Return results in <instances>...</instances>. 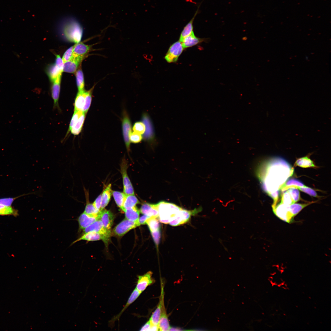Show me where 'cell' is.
I'll list each match as a JSON object with an SVG mask.
<instances>
[{
  "mask_svg": "<svg viewBox=\"0 0 331 331\" xmlns=\"http://www.w3.org/2000/svg\"><path fill=\"white\" fill-rule=\"evenodd\" d=\"M98 216L99 219L102 222L104 227L107 230H110L114 219L112 213L109 211L103 209L100 211Z\"/></svg>",
  "mask_w": 331,
  "mask_h": 331,
  "instance_id": "cell-14",
  "label": "cell"
},
{
  "mask_svg": "<svg viewBox=\"0 0 331 331\" xmlns=\"http://www.w3.org/2000/svg\"><path fill=\"white\" fill-rule=\"evenodd\" d=\"M293 172V168L286 160L276 157L263 164L259 169L258 176L263 189L270 196L279 191Z\"/></svg>",
  "mask_w": 331,
  "mask_h": 331,
  "instance_id": "cell-1",
  "label": "cell"
},
{
  "mask_svg": "<svg viewBox=\"0 0 331 331\" xmlns=\"http://www.w3.org/2000/svg\"><path fill=\"white\" fill-rule=\"evenodd\" d=\"M124 211L125 212L126 219L133 222L138 221L139 211L135 206L131 208L125 209Z\"/></svg>",
  "mask_w": 331,
  "mask_h": 331,
  "instance_id": "cell-29",
  "label": "cell"
},
{
  "mask_svg": "<svg viewBox=\"0 0 331 331\" xmlns=\"http://www.w3.org/2000/svg\"><path fill=\"white\" fill-rule=\"evenodd\" d=\"M91 49L90 45L80 42L76 43L73 46L72 58L76 59L82 61Z\"/></svg>",
  "mask_w": 331,
  "mask_h": 331,
  "instance_id": "cell-8",
  "label": "cell"
},
{
  "mask_svg": "<svg viewBox=\"0 0 331 331\" xmlns=\"http://www.w3.org/2000/svg\"><path fill=\"white\" fill-rule=\"evenodd\" d=\"M82 234L80 237L73 242L71 245L81 240L94 241L101 240L107 245L109 240L102 234L95 232H89Z\"/></svg>",
  "mask_w": 331,
  "mask_h": 331,
  "instance_id": "cell-12",
  "label": "cell"
},
{
  "mask_svg": "<svg viewBox=\"0 0 331 331\" xmlns=\"http://www.w3.org/2000/svg\"><path fill=\"white\" fill-rule=\"evenodd\" d=\"M127 162L123 161L121 165V173L122 175L124 192L126 195H134V189L127 173Z\"/></svg>",
  "mask_w": 331,
  "mask_h": 331,
  "instance_id": "cell-9",
  "label": "cell"
},
{
  "mask_svg": "<svg viewBox=\"0 0 331 331\" xmlns=\"http://www.w3.org/2000/svg\"><path fill=\"white\" fill-rule=\"evenodd\" d=\"M61 33L69 40L75 43L80 42L82 36V27L76 17L67 16L61 18L58 23Z\"/></svg>",
  "mask_w": 331,
  "mask_h": 331,
  "instance_id": "cell-2",
  "label": "cell"
},
{
  "mask_svg": "<svg viewBox=\"0 0 331 331\" xmlns=\"http://www.w3.org/2000/svg\"><path fill=\"white\" fill-rule=\"evenodd\" d=\"M282 194L281 203L287 205H289L294 203L290 194L287 191Z\"/></svg>",
  "mask_w": 331,
  "mask_h": 331,
  "instance_id": "cell-40",
  "label": "cell"
},
{
  "mask_svg": "<svg viewBox=\"0 0 331 331\" xmlns=\"http://www.w3.org/2000/svg\"><path fill=\"white\" fill-rule=\"evenodd\" d=\"M140 211L142 214L149 216L158 218V204H156L145 203L142 205Z\"/></svg>",
  "mask_w": 331,
  "mask_h": 331,
  "instance_id": "cell-18",
  "label": "cell"
},
{
  "mask_svg": "<svg viewBox=\"0 0 331 331\" xmlns=\"http://www.w3.org/2000/svg\"><path fill=\"white\" fill-rule=\"evenodd\" d=\"M99 219L98 215L93 216L83 212L78 218L79 230H83L96 220Z\"/></svg>",
  "mask_w": 331,
  "mask_h": 331,
  "instance_id": "cell-15",
  "label": "cell"
},
{
  "mask_svg": "<svg viewBox=\"0 0 331 331\" xmlns=\"http://www.w3.org/2000/svg\"><path fill=\"white\" fill-rule=\"evenodd\" d=\"M198 9L196 12L193 17L184 27L180 36L179 40L182 42L184 39L190 35L193 31V23L195 18L198 13Z\"/></svg>",
  "mask_w": 331,
  "mask_h": 331,
  "instance_id": "cell-23",
  "label": "cell"
},
{
  "mask_svg": "<svg viewBox=\"0 0 331 331\" xmlns=\"http://www.w3.org/2000/svg\"><path fill=\"white\" fill-rule=\"evenodd\" d=\"M141 293L135 288L131 294L125 306L118 314L114 317L110 321V324H113L115 321L118 320L124 311L133 303L139 296Z\"/></svg>",
  "mask_w": 331,
  "mask_h": 331,
  "instance_id": "cell-19",
  "label": "cell"
},
{
  "mask_svg": "<svg viewBox=\"0 0 331 331\" xmlns=\"http://www.w3.org/2000/svg\"><path fill=\"white\" fill-rule=\"evenodd\" d=\"M84 189L86 199V205L84 212L90 215H98L100 210L97 209L93 204L89 203L88 191L85 188Z\"/></svg>",
  "mask_w": 331,
  "mask_h": 331,
  "instance_id": "cell-26",
  "label": "cell"
},
{
  "mask_svg": "<svg viewBox=\"0 0 331 331\" xmlns=\"http://www.w3.org/2000/svg\"><path fill=\"white\" fill-rule=\"evenodd\" d=\"M297 188L311 196L316 197H319L316 191L310 188L305 186L304 187H298Z\"/></svg>",
  "mask_w": 331,
  "mask_h": 331,
  "instance_id": "cell-43",
  "label": "cell"
},
{
  "mask_svg": "<svg viewBox=\"0 0 331 331\" xmlns=\"http://www.w3.org/2000/svg\"><path fill=\"white\" fill-rule=\"evenodd\" d=\"M112 193L116 204L124 211V205L126 195L124 193L116 191H112Z\"/></svg>",
  "mask_w": 331,
  "mask_h": 331,
  "instance_id": "cell-31",
  "label": "cell"
},
{
  "mask_svg": "<svg viewBox=\"0 0 331 331\" xmlns=\"http://www.w3.org/2000/svg\"><path fill=\"white\" fill-rule=\"evenodd\" d=\"M306 186L298 179L292 178L288 179L281 188V190L284 192L291 188H297L298 187H304Z\"/></svg>",
  "mask_w": 331,
  "mask_h": 331,
  "instance_id": "cell-27",
  "label": "cell"
},
{
  "mask_svg": "<svg viewBox=\"0 0 331 331\" xmlns=\"http://www.w3.org/2000/svg\"><path fill=\"white\" fill-rule=\"evenodd\" d=\"M83 112L80 111H74L69 124L68 133L70 131L71 129L75 125L79 117Z\"/></svg>",
  "mask_w": 331,
  "mask_h": 331,
  "instance_id": "cell-39",
  "label": "cell"
},
{
  "mask_svg": "<svg viewBox=\"0 0 331 331\" xmlns=\"http://www.w3.org/2000/svg\"><path fill=\"white\" fill-rule=\"evenodd\" d=\"M77 85L78 91L84 89L85 86L84 75L81 68L78 69L75 72Z\"/></svg>",
  "mask_w": 331,
  "mask_h": 331,
  "instance_id": "cell-35",
  "label": "cell"
},
{
  "mask_svg": "<svg viewBox=\"0 0 331 331\" xmlns=\"http://www.w3.org/2000/svg\"><path fill=\"white\" fill-rule=\"evenodd\" d=\"M17 211L11 206H7L0 204V215H17Z\"/></svg>",
  "mask_w": 331,
  "mask_h": 331,
  "instance_id": "cell-37",
  "label": "cell"
},
{
  "mask_svg": "<svg viewBox=\"0 0 331 331\" xmlns=\"http://www.w3.org/2000/svg\"><path fill=\"white\" fill-rule=\"evenodd\" d=\"M140 226L139 221L133 222L126 219H124L113 229V232L115 235L121 237L131 230Z\"/></svg>",
  "mask_w": 331,
  "mask_h": 331,
  "instance_id": "cell-5",
  "label": "cell"
},
{
  "mask_svg": "<svg viewBox=\"0 0 331 331\" xmlns=\"http://www.w3.org/2000/svg\"><path fill=\"white\" fill-rule=\"evenodd\" d=\"M272 208L274 213L278 218L288 223L292 222L294 217L289 211V205L280 203Z\"/></svg>",
  "mask_w": 331,
  "mask_h": 331,
  "instance_id": "cell-6",
  "label": "cell"
},
{
  "mask_svg": "<svg viewBox=\"0 0 331 331\" xmlns=\"http://www.w3.org/2000/svg\"><path fill=\"white\" fill-rule=\"evenodd\" d=\"M101 204V194L96 199L93 204L97 209L100 210Z\"/></svg>",
  "mask_w": 331,
  "mask_h": 331,
  "instance_id": "cell-49",
  "label": "cell"
},
{
  "mask_svg": "<svg viewBox=\"0 0 331 331\" xmlns=\"http://www.w3.org/2000/svg\"><path fill=\"white\" fill-rule=\"evenodd\" d=\"M62 75H60L52 82L51 87V95L55 106H58V101L60 89Z\"/></svg>",
  "mask_w": 331,
  "mask_h": 331,
  "instance_id": "cell-20",
  "label": "cell"
},
{
  "mask_svg": "<svg viewBox=\"0 0 331 331\" xmlns=\"http://www.w3.org/2000/svg\"><path fill=\"white\" fill-rule=\"evenodd\" d=\"M152 275V272L150 271L142 275L139 276L135 288L141 293L147 287L154 282Z\"/></svg>",
  "mask_w": 331,
  "mask_h": 331,
  "instance_id": "cell-7",
  "label": "cell"
},
{
  "mask_svg": "<svg viewBox=\"0 0 331 331\" xmlns=\"http://www.w3.org/2000/svg\"><path fill=\"white\" fill-rule=\"evenodd\" d=\"M152 237L157 246H158L160 240L161 234L160 230L151 232Z\"/></svg>",
  "mask_w": 331,
  "mask_h": 331,
  "instance_id": "cell-46",
  "label": "cell"
},
{
  "mask_svg": "<svg viewBox=\"0 0 331 331\" xmlns=\"http://www.w3.org/2000/svg\"><path fill=\"white\" fill-rule=\"evenodd\" d=\"M63 72L55 63L49 66L47 70V74L52 82L62 75Z\"/></svg>",
  "mask_w": 331,
  "mask_h": 331,
  "instance_id": "cell-24",
  "label": "cell"
},
{
  "mask_svg": "<svg viewBox=\"0 0 331 331\" xmlns=\"http://www.w3.org/2000/svg\"><path fill=\"white\" fill-rule=\"evenodd\" d=\"M294 166L304 168L317 167L314 162L307 156L298 159L295 161Z\"/></svg>",
  "mask_w": 331,
  "mask_h": 331,
  "instance_id": "cell-28",
  "label": "cell"
},
{
  "mask_svg": "<svg viewBox=\"0 0 331 331\" xmlns=\"http://www.w3.org/2000/svg\"><path fill=\"white\" fill-rule=\"evenodd\" d=\"M159 221L165 224H169L176 216L181 207L176 205L164 201L158 203Z\"/></svg>",
  "mask_w": 331,
  "mask_h": 331,
  "instance_id": "cell-3",
  "label": "cell"
},
{
  "mask_svg": "<svg viewBox=\"0 0 331 331\" xmlns=\"http://www.w3.org/2000/svg\"><path fill=\"white\" fill-rule=\"evenodd\" d=\"M314 202H312L302 204H295L294 203L289 205V210L294 217L304 208Z\"/></svg>",
  "mask_w": 331,
  "mask_h": 331,
  "instance_id": "cell-33",
  "label": "cell"
},
{
  "mask_svg": "<svg viewBox=\"0 0 331 331\" xmlns=\"http://www.w3.org/2000/svg\"><path fill=\"white\" fill-rule=\"evenodd\" d=\"M93 89L92 88L90 90L86 91L85 105L83 110V112L86 113L88 111L90 105L92 100V92Z\"/></svg>",
  "mask_w": 331,
  "mask_h": 331,
  "instance_id": "cell-38",
  "label": "cell"
},
{
  "mask_svg": "<svg viewBox=\"0 0 331 331\" xmlns=\"http://www.w3.org/2000/svg\"><path fill=\"white\" fill-rule=\"evenodd\" d=\"M14 200V198H10L0 199V204L7 206H11Z\"/></svg>",
  "mask_w": 331,
  "mask_h": 331,
  "instance_id": "cell-47",
  "label": "cell"
},
{
  "mask_svg": "<svg viewBox=\"0 0 331 331\" xmlns=\"http://www.w3.org/2000/svg\"><path fill=\"white\" fill-rule=\"evenodd\" d=\"M55 64L61 70L63 71V62L62 58L60 56L58 55H56V59Z\"/></svg>",
  "mask_w": 331,
  "mask_h": 331,
  "instance_id": "cell-48",
  "label": "cell"
},
{
  "mask_svg": "<svg viewBox=\"0 0 331 331\" xmlns=\"http://www.w3.org/2000/svg\"><path fill=\"white\" fill-rule=\"evenodd\" d=\"M73 46L68 48L64 53L62 58L63 63L72 58Z\"/></svg>",
  "mask_w": 331,
  "mask_h": 331,
  "instance_id": "cell-44",
  "label": "cell"
},
{
  "mask_svg": "<svg viewBox=\"0 0 331 331\" xmlns=\"http://www.w3.org/2000/svg\"><path fill=\"white\" fill-rule=\"evenodd\" d=\"M133 130L136 133L140 134H143L146 130L145 124L140 122L135 123L133 126Z\"/></svg>",
  "mask_w": 331,
  "mask_h": 331,
  "instance_id": "cell-41",
  "label": "cell"
},
{
  "mask_svg": "<svg viewBox=\"0 0 331 331\" xmlns=\"http://www.w3.org/2000/svg\"><path fill=\"white\" fill-rule=\"evenodd\" d=\"M195 211H188L181 208L174 218L170 221L169 224L173 226H176L187 222L190 218L191 215Z\"/></svg>",
  "mask_w": 331,
  "mask_h": 331,
  "instance_id": "cell-11",
  "label": "cell"
},
{
  "mask_svg": "<svg viewBox=\"0 0 331 331\" xmlns=\"http://www.w3.org/2000/svg\"><path fill=\"white\" fill-rule=\"evenodd\" d=\"M151 324L149 320L140 328V331H150Z\"/></svg>",
  "mask_w": 331,
  "mask_h": 331,
  "instance_id": "cell-50",
  "label": "cell"
},
{
  "mask_svg": "<svg viewBox=\"0 0 331 331\" xmlns=\"http://www.w3.org/2000/svg\"><path fill=\"white\" fill-rule=\"evenodd\" d=\"M139 203V201L134 195H126L124 205V211L132 208Z\"/></svg>",
  "mask_w": 331,
  "mask_h": 331,
  "instance_id": "cell-32",
  "label": "cell"
},
{
  "mask_svg": "<svg viewBox=\"0 0 331 331\" xmlns=\"http://www.w3.org/2000/svg\"><path fill=\"white\" fill-rule=\"evenodd\" d=\"M82 61L72 58L71 59L63 63V72L70 73H75Z\"/></svg>",
  "mask_w": 331,
  "mask_h": 331,
  "instance_id": "cell-21",
  "label": "cell"
},
{
  "mask_svg": "<svg viewBox=\"0 0 331 331\" xmlns=\"http://www.w3.org/2000/svg\"><path fill=\"white\" fill-rule=\"evenodd\" d=\"M85 114L84 112L82 113L75 125L71 129L70 131L73 135H77L81 132L85 119Z\"/></svg>",
  "mask_w": 331,
  "mask_h": 331,
  "instance_id": "cell-34",
  "label": "cell"
},
{
  "mask_svg": "<svg viewBox=\"0 0 331 331\" xmlns=\"http://www.w3.org/2000/svg\"><path fill=\"white\" fill-rule=\"evenodd\" d=\"M122 129L124 139L127 150H130V135L131 133V124L127 115L125 113L122 120Z\"/></svg>",
  "mask_w": 331,
  "mask_h": 331,
  "instance_id": "cell-13",
  "label": "cell"
},
{
  "mask_svg": "<svg viewBox=\"0 0 331 331\" xmlns=\"http://www.w3.org/2000/svg\"><path fill=\"white\" fill-rule=\"evenodd\" d=\"M95 232L102 234L109 240L111 236L110 230L105 228L101 221L98 219L83 230V233Z\"/></svg>",
  "mask_w": 331,
  "mask_h": 331,
  "instance_id": "cell-10",
  "label": "cell"
},
{
  "mask_svg": "<svg viewBox=\"0 0 331 331\" xmlns=\"http://www.w3.org/2000/svg\"><path fill=\"white\" fill-rule=\"evenodd\" d=\"M184 48L179 41L173 43L169 47L164 58L169 63L176 62L182 52Z\"/></svg>",
  "mask_w": 331,
  "mask_h": 331,
  "instance_id": "cell-4",
  "label": "cell"
},
{
  "mask_svg": "<svg viewBox=\"0 0 331 331\" xmlns=\"http://www.w3.org/2000/svg\"><path fill=\"white\" fill-rule=\"evenodd\" d=\"M142 139L141 134L135 132L131 133L130 135V141L133 143H138L141 141Z\"/></svg>",
  "mask_w": 331,
  "mask_h": 331,
  "instance_id": "cell-45",
  "label": "cell"
},
{
  "mask_svg": "<svg viewBox=\"0 0 331 331\" xmlns=\"http://www.w3.org/2000/svg\"><path fill=\"white\" fill-rule=\"evenodd\" d=\"M290 194L294 203L300 200V192L298 189L295 188H291L287 190Z\"/></svg>",
  "mask_w": 331,
  "mask_h": 331,
  "instance_id": "cell-42",
  "label": "cell"
},
{
  "mask_svg": "<svg viewBox=\"0 0 331 331\" xmlns=\"http://www.w3.org/2000/svg\"><path fill=\"white\" fill-rule=\"evenodd\" d=\"M86 93V91L84 89L78 91L74 103V111L83 112L85 105Z\"/></svg>",
  "mask_w": 331,
  "mask_h": 331,
  "instance_id": "cell-22",
  "label": "cell"
},
{
  "mask_svg": "<svg viewBox=\"0 0 331 331\" xmlns=\"http://www.w3.org/2000/svg\"><path fill=\"white\" fill-rule=\"evenodd\" d=\"M157 218L151 217L146 220V224L150 232L160 230V225Z\"/></svg>",
  "mask_w": 331,
  "mask_h": 331,
  "instance_id": "cell-36",
  "label": "cell"
},
{
  "mask_svg": "<svg viewBox=\"0 0 331 331\" xmlns=\"http://www.w3.org/2000/svg\"><path fill=\"white\" fill-rule=\"evenodd\" d=\"M163 297V295H162L161 313L158 326L160 331H168L169 330L171 327L164 305Z\"/></svg>",
  "mask_w": 331,
  "mask_h": 331,
  "instance_id": "cell-17",
  "label": "cell"
},
{
  "mask_svg": "<svg viewBox=\"0 0 331 331\" xmlns=\"http://www.w3.org/2000/svg\"><path fill=\"white\" fill-rule=\"evenodd\" d=\"M112 193L111 185L109 184L101 194V204L100 211L104 209L107 206L110 200Z\"/></svg>",
  "mask_w": 331,
  "mask_h": 331,
  "instance_id": "cell-25",
  "label": "cell"
},
{
  "mask_svg": "<svg viewBox=\"0 0 331 331\" xmlns=\"http://www.w3.org/2000/svg\"><path fill=\"white\" fill-rule=\"evenodd\" d=\"M208 38H201L196 37L194 32L185 38L181 42L184 49L192 47L203 42H208Z\"/></svg>",
  "mask_w": 331,
  "mask_h": 331,
  "instance_id": "cell-16",
  "label": "cell"
},
{
  "mask_svg": "<svg viewBox=\"0 0 331 331\" xmlns=\"http://www.w3.org/2000/svg\"><path fill=\"white\" fill-rule=\"evenodd\" d=\"M150 217L145 215L141 216L139 218L138 220L140 225L146 224L147 220Z\"/></svg>",
  "mask_w": 331,
  "mask_h": 331,
  "instance_id": "cell-51",
  "label": "cell"
},
{
  "mask_svg": "<svg viewBox=\"0 0 331 331\" xmlns=\"http://www.w3.org/2000/svg\"><path fill=\"white\" fill-rule=\"evenodd\" d=\"M162 300L161 296L156 308L153 313L149 319L151 323L153 325H158L161 313Z\"/></svg>",
  "mask_w": 331,
  "mask_h": 331,
  "instance_id": "cell-30",
  "label": "cell"
}]
</instances>
